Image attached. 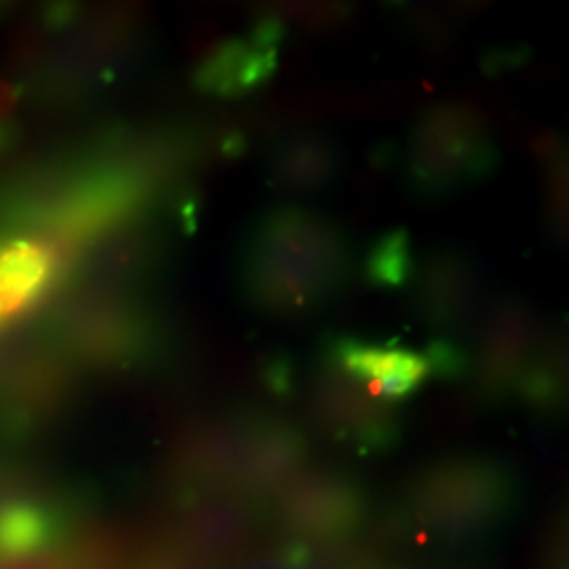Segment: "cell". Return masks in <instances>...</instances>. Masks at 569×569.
Here are the masks:
<instances>
[{
    "label": "cell",
    "instance_id": "ba28073f",
    "mask_svg": "<svg viewBox=\"0 0 569 569\" xmlns=\"http://www.w3.org/2000/svg\"><path fill=\"white\" fill-rule=\"evenodd\" d=\"M47 251L32 243H16L0 251V323L28 305L49 274Z\"/></svg>",
    "mask_w": 569,
    "mask_h": 569
},
{
    "label": "cell",
    "instance_id": "52a82bcc",
    "mask_svg": "<svg viewBox=\"0 0 569 569\" xmlns=\"http://www.w3.org/2000/svg\"><path fill=\"white\" fill-rule=\"evenodd\" d=\"M268 178L287 194H321L338 182L342 154L338 143L323 133H293L274 143L268 159Z\"/></svg>",
    "mask_w": 569,
    "mask_h": 569
},
{
    "label": "cell",
    "instance_id": "3957f363",
    "mask_svg": "<svg viewBox=\"0 0 569 569\" xmlns=\"http://www.w3.org/2000/svg\"><path fill=\"white\" fill-rule=\"evenodd\" d=\"M407 284L413 315L446 340L477 329L483 317L477 266L460 249L428 251L413 264Z\"/></svg>",
    "mask_w": 569,
    "mask_h": 569
},
{
    "label": "cell",
    "instance_id": "9c48e42d",
    "mask_svg": "<svg viewBox=\"0 0 569 569\" xmlns=\"http://www.w3.org/2000/svg\"><path fill=\"white\" fill-rule=\"evenodd\" d=\"M406 230H392L371 244L367 253L366 279L376 287H406L413 270Z\"/></svg>",
    "mask_w": 569,
    "mask_h": 569
},
{
    "label": "cell",
    "instance_id": "8992f818",
    "mask_svg": "<svg viewBox=\"0 0 569 569\" xmlns=\"http://www.w3.org/2000/svg\"><path fill=\"white\" fill-rule=\"evenodd\" d=\"M326 363L338 367L352 380L366 382L378 397L401 399L427 380V357L399 346L369 345L340 336L326 346Z\"/></svg>",
    "mask_w": 569,
    "mask_h": 569
},
{
    "label": "cell",
    "instance_id": "5b68a950",
    "mask_svg": "<svg viewBox=\"0 0 569 569\" xmlns=\"http://www.w3.org/2000/svg\"><path fill=\"white\" fill-rule=\"evenodd\" d=\"M477 331L483 371L489 382H500L528 363L549 329L523 298L502 296L491 302Z\"/></svg>",
    "mask_w": 569,
    "mask_h": 569
},
{
    "label": "cell",
    "instance_id": "277c9868",
    "mask_svg": "<svg viewBox=\"0 0 569 569\" xmlns=\"http://www.w3.org/2000/svg\"><path fill=\"white\" fill-rule=\"evenodd\" d=\"M283 39V21L266 16L244 39L218 47L201 66L197 82L207 93L222 98L253 93L274 74L277 53Z\"/></svg>",
    "mask_w": 569,
    "mask_h": 569
},
{
    "label": "cell",
    "instance_id": "6da1fadb",
    "mask_svg": "<svg viewBox=\"0 0 569 569\" xmlns=\"http://www.w3.org/2000/svg\"><path fill=\"white\" fill-rule=\"evenodd\" d=\"M355 251L342 226L300 204H274L244 232L237 283L244 302L277 319L336 302L352 279Z\"/></svg>",
    "mask_w": 569,
    "mask_h": 569
},
{
    "label": "cell",
    "instance_id": "7a4b0ae2",
    "mask_svg": "<svg viewBox=\"0 0 569 569\" xmlns=\"http://www.w3.org/2000/svg\"><path fill=\"white\" fill-rule=\"evenodd\" d=\"M498 150L477 110L439 103L413 124L403 157L407 190L422 199H443L493 173Z\"/></svg>",
    "mask_w": 569,
    "mask_h": 569
}]
</instances>
